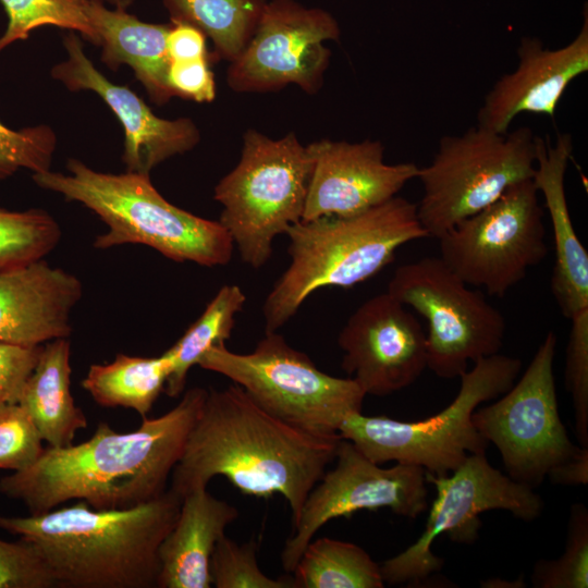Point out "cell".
Wrapping results in <instances>:
<instances>
[{
	"mask_svg": "<svg viewBox=\"0 0 588 588\" xmlns=\"http://www.w3.org/2000/svg\"><path fill=\"white\" fill-rule=\"evenodd\" d=\"M197 365L229 378L272 416L322 436L339 434L345 418L362 412L366 396L356 380L321 371L277 331L266 332L247 354L215 345Z\"/></svg>",
	"mask_w": 588,
	"mask_h": 588,
	"instance_id": "obj_8",
	"label": "cell"
},
{
	"mask_svg": "<svg viewBox=\"0 0 588 588\" xmlns=\"http://www.w3.org/2000/svg\"><path fill=\"white\" fill-rule=\"evenodd\" d=\"M546 233L539 193L528 179L442 234L440 258L468 285L503 297L546 258Z\"/></svg>",
	"mask_w": 588,
	"mask_h": 588,
	"instance_id": "obj_13",
	"label": "cell"
},
{
	"mask_svg": "<svg viewBox=\"0 0 588 588\" xmlns=\"http://www.w3.org/2000/svg\"><path fill=\"white\" fill-rule=\"evenodd\" d=\"M168 84L174 95L198 102H209L216 97V84L207 58L171 61Z\"/></svg>",
	"mask_w": 588,
	"mask_h": 588,
	"instance_id": "obj_38",
	"label": "cell"
},
{
	"mask_svg": "<svg viewBox=\"0 0 588 588\" xmlns=\"http://www.w3.org/2000/svg\"><path fill=\"white\" fill-rule=\"evenodd\" d=\"M86 0H0L8 16L5 32L0 36V52L9 45L28 38L38 27L52 25L98 45L96 33L85 11Z\"/></svg>",
	"mask_w": 588,
	"mask_h": 588,
	"instance_id": "obj_30",
	"label": "cell"
},
{
	"mask_svg": "<svg viewBox=\"0 0 588 588\" xmlns=\"http://www.w3.org/2000/svg\"><path fill=\"white\" fill-rule=\"evenodd\" d=\"M336 20L319 8L294 0L266 2L244 50L231 61L229 86L235 91L264 93L289 84L318 90L329 65L327 40H338Z\"/></svg>",
	"mask_w": 588,
	"mask_h": 588,
	"instance_id": "obj_15",
	"label": "cell"
},
{
	"mask_svg": "<svg viewBox=\"0 0 588 588\" xmlns=\"http://www.w3.org/2000/svg\"><path fill=\"white\" fill-rule=\"evenodd\" d=\"M82 295L77 277L45 260L1 271L0 343L37 346L69 338Z\"/></svg>",
	"mask_w": 588,
	"mask_h": 588,
	"instance_id": "obj_20",
	"label": "cell"
},
{
	"mask_svg": "<svg viewBox=\"0 0 588 588\" xmlns=\"http://www.w3.org/2000/svg\"><path fill=\"white\" fill-rule=\"evenodd\" d=\"M518 63L502 75L485 96L477 124L506 133L520 113L553 118L568 85L588 70V17L567 45L546 48L535 37H524L517 47Z\"/></svg>",
	"mask_w": 588,
	"mask_h": 588,
	"instance_id": "obj_19",
	"label": "cell"
},
{
	"mask_svg": "<svg viewBox=\"0 0 588 588\" xmlns=\"http://www.w3.org/2000/svg\"><path fill=\"white\" fill-rule=\"evenodd\" d=\"M313 160L294 133L279 139L248 130L241 158L216 185L219 222L229 232L243 262L259 269L272 243L303 218Z\"/></svg>",
	"mask_w": 588,
	"mask_h": 588,
	"instance_id": "obj_7",
	"label": "cell"
},
{
	"mask_svg": "<svg viewBox=\"0 0 588 588\" xmlns=\"http://www.w3.org/2000/svg\"><path fill=\"white\" fill-rule=\"evenodd\" d=\"M265 0H163L171 21L185 22L208 36L218 52L234 60L252 38Z\"/></svg>",
	"mask_w": 588,
	"mask_h": 588,
	"instance_id": "obj_28",
	"label": "cell"
},
{
	"mask_svg": "<svg viewBox=\"0 0 588 588\" xmlns=\"http://www.w3.org/2000/svg\"><path fill=\"white\" fill-rule=\"evenodd\" d=\"M340 440V434H317L272 416L235 383L211 389L172 470L170 489L182 499L223 476L245 495L280 494L295 525Z\"/></svg>",
	"mask_w": 588,
	"mask_h": 588,
	"instance_id": "obj_2",
	"label": "cell"
},
{
	"mask_svg": "<svg viewBox=\"0 0 588 588\" xmlns=\"http://www.w3.org/2000/svg\"><path fill=\"white\" fill-rule=\"evenodd\" d=\"M535 588L588 587V510L576 503L571 507L564 552L559 559L539 560L532 568Z\"/></svg>",
	"mask_w": 588,
	"mask_h": 588,
	"instance_id": "obj_31",
	"label": "cell"
},
{
	"mask_svg": "<svg viewBox=\"0 0 588 588\" xmlns=\"http://www.w3.org/2000/svg\"><path fill=\"white\" fill-rule=\"evenodd\" d=\"M167 51L170 62L207 58L206 35L192 24L171 21Z\"/></svg>",
	"mask_w": 588,
	"mask_h": 588,
	"instance_id": "obj_39",
	"label": "cell"
},
{
	"mask_svg": "<svg viewBox=\"0 0 588 588\" xmlns=\"http://www.w3.org/2000/svg\"><path fill=\"white\" fill-rule=\"evenodd\" d=\"M537 136L528 126L497 133L478 124L441 137L431 162L419 168L416 205L428 237L439 238L497 200L510 186L532 179Z\"/></svg>",
	"mask_w": 588,
	"mask_h": 588,
	"instance_id": "obj_9",
	"label": "cell"
},
{
	"mask_svg": "<svg viewBox=\"0 0 588 588\" xmlns=\"http://www.w3.org/2000/svg\"><path fill=\"white\" fill-rule=\"evenodd\" d=\"M556 344L549 331L523 376L495 402L471 414L477 431L499 450L507 476L532 489L583 450L569 439L559 413Z\"/></svg>",
	"mask_w": 588,
	"mask_h": 588,
	"instance_id": "obj_12",
	"label": "cell"
},
{
	"mask_svg": "<svg viewBox=\"0 0 588 588\" xmlns=\"http://www.w3.org/2000/svg\"><path fill=\"white\" fill-rule=\"evenodd\" d=\"M554 485L578 486L588 482V448L573 458L554 467L547 476Z\"/></svg>",
	"mask_w": 588,
	"mask_h": 588,
	"instance_id": "obj_40",
	"label": "cell"
},
{
	"mask_svg": "<svg viewBox=\"0 0 588 588\" xmlns=\"http://www.w3.org/2000/svg\"><path fill=\"white\" fill-rule=\"evenodd\" d=\"M42 345L0 343V407L17 403L26 380L37 365Z\"/></svg>",
	"mask_w": 588,
	"mask_h": 588,
	"instance_id": "obj_37",
	"label": "cell"
},
{
	"mask_svg": "<svg viewBox=\"0 0 588 588\" xmlns=\"http://www.w3.org/2000/svg\"><path fill=\"white\" fill-rule=\"evenodd\" d=\"M0 588H57L53 575L37 548L20 538H0Z\"/></svg>",
	"mask_w": 588,
	"mask_h": 588,
	"instance_id": "obj_36",
	"label": "cell"
},
{
	"mask_svg": "<svg viewBox=\"0 0 588 588\" xmlns=\"http://www.w3.org/2000/svg\"><path fill=\"white\" fill-rule=\"evenodd\" d=\"M333 462V468L324 471L307 495L285 541L281 561L286 572H293L309 541L334 518L380 509L416 518L428 507L425 469L420 466L395 463L383 468L342 438Z\"/></svg>",
	"mask_w": 588,
	"mask_h": 588,
	"instance_id": "obj_14",
	"label": "cell"
},
{
	"mask_svg": "<svg viewBox=\"0 0 588 588\" xmlns=\"http://www.w3.org/2000/svg\"><path fill=\"white\" fill-rule=\"evenodd\" d=\"M519 585L525 587V583L524 580H522V578H518L515 581H507V580L500 581L499 579L493 578V579L486 580L485 583L481 584L482 587H498V588L500 587L518 588L520 587Z\"/></svg>",
	"mask_w": 588,
	"mask_h": 588,
	"instance_id": "obj_41",
	"label": "cell"
},
{
	"mask_svg": "<svg viewBox=\"0 0 588 588\" xmlns=\"http://www.w3.org/2000/svg\"><path fill=\"white\" fill-rule=\"evenodd\" d=\"M85 11L96 33L97 46L102 48L101 61L108 68L128 65L157 103L174 96L168 84L170 24L146 23L126 10L108 9L98 0H86Z\"/></svg>",
	"mask_w": 588,
	"mask_h": 588,
	"instance_id": "obj_23",
	"label": "cell"
},
{
	"mask_svg": "<svg viewBox=\"0 0 588 588\" xmlns=\"http://www.w3.org/2000/svg\"><path fill=\"white\" fill-rule=\"evenodd\" d=\"M98 1H102V0H98ZM103 2V1H102Z\"/></svg>",
	"mask_w": 588,
	"mask_h": 588,
	"instance_id": "obj_43",
	"label": "cell"
},
{
	"mask_svg": "<svg viewBox=\"0 0 588 588\" xmlns=\"http://www.w3.org/2000/svg\"><path fill=\"white\" fill-rule=\"evenodd\" d=\"M245 303L246 295L238 285L221 286L197 320L164 352L172 363L164 388L169 396L175 397L183 392L188 371L210 347L225 344L231 338L236 315Z\"/></svg>",
	"mask_w": 588,
	"mask_h": 588,
	"instance_id": "obj_27",
	"label": "cell"
},
{
	"mask_svg": "<svg viewBox=\"0 0 588 588\" xmlns=\"http://www.w3.org/2000/svg\"><path fill=\"white\" fill-rule=\"evenodd\" d=\"M66 168L68 173L48 170L32 179L99 217L108 230L95 238V248L142 244L176 262L209 268L230 262L234 243L225 228L169 203L149 174L99 172L77 159Z\"/></svg>",
	"mask_w": 588,
	"mask_h": 588,
	"instance_id": "obj_5",
	"label": "cell"
},
{
	"mask_svg": "<svg viewBox=\"0 0 588 588\" xmlns=\"http://www.w3.org/2000/svg\"><path fill=\"white\" fill-rule=\"evenodd\" d=\"M210 577L217 588H295L293 579H275L260 569L256 540L240 544L225 535L211 554Z\"/></svg>",
	"mask_w": 588,
	"mask_h": 588,
	"instance_id": "obj_32",
	"label": "cell"
},
{
	"mask_svg": "<svg viewBox=\"0 0 588 588\" xmlns=\"http://www.w3.org/2000/svg\"><path fill=\"white\" fill-rule=\"evenodd\" d=\"M425 476L437 491L425 528L416 541L380 564L384 584L414 586L427 580L444 563L432 552L436 539L446 535L453 542H475L481 526L479 515L485 512L503 510L532 522L544 509L532 488L494 468L486 452L469 454L452 475L425 471Z\"/></svg>",
	"mask_w": 588,
	"mask_h": 588,
	"instance_id": "obj_11",
	"label": "cell"
},
{
	"mask_svg": "<svg viewBox=\"0 0 588 588\" xmlns=\"http://www.w3.org/2000/svg\"><path fill=\"white\" fill-rule=\"evenodd\" d=\"M61 229L42 209L13 211L0 207V272L28 266L59 244Z\"/></svg>",
	"mask_w": 588,
	"mask_h": 588,
	"instance_id": "obj_29",
	"label": "cell"
},
{
	"mask_svg": "<svg viewBox=\"0 0 588 588\" xmlns=\"http://www.w3.org/2000/svg\"><path fill=\"white\" fill-rule=\"evenodd\" d=\"M237 509L197 488L182 498L177 518L158 549L159 588H209L210 558Z\"/></svg>",
	"mask_w": 588,
	"mask_h": 588,
	"instance_id": "obj_22",
	"label": "cell"
},
{
	"mask_svg": "<svg viewBox=\"0 0 588 588\" xmlns=\"http://www.w3.org/2000/svg\"><path fill=\"white\" fill-rule=\"evenodd\" d=\"M208 390H187L166 414L144 417L131 432L100 422L87 441L47 446L29 467L0 478V493L21 501L29 514L71 500L95 510L137 506L160 497L180 461Z\"/></svg>",
	"mask_w": 588,
	"mask_h": 588,
	"instance_id": "obj_1",
	"label": "cell"
},
{
	"mask_svg": "<svg viewBox=\"0 0 588 588\" xmlns=\"http://www.w3.org/2000/svg\"><path fill=\"white\" fill-rule=\"evenodd\" d=\"M573 151L572 137L561 134L554 144L537 136L532 176L549 211L554 244L551 291L562 315L571 320L588 309V253L568 209L565 174Z\"/></svg>",
	"mask_w": 588,
	"mask_h": 588,
	"instance_id": "obj_21",
	"label": "cell"
},
{
	"mask_svg": "<svg viewBox=\"0 0 588 588\" xmlns=\"http://www.w3.org/2000/svg\"><path fill=\"white\" fill-rule=\"evenodd\" d=\"M440 257H424L395 269L387 292L428 323L427 368L443 379L499 353L506 321L481 291L471 289Z\"/></svg>",
	"mask_w": 588,
	"mask_h": 588,
	"instance_id": "obj_10",
	"label": "cell"
},
{
	"mask_svg": "<svg viewBox=\"0 0 588 588\" xmlns=\"http://www.w3.org/2000/svg\"><path fill=\"white\" fill-rule=\"evenodd\" d=\"M109 2L114 9L126 10L135 0H102Z\"/></svg>",
	"mask_w": 588,
	"mask_h": 588,
	"instance_id": "obj_42",
	"label": "cell"
},
{
	"mask_svg": "<svg viewBox=\"0 0 588 588\" xmlns=\"http://www.w3.org/2000/svg\"><path fill=\"white\" fill-rule=\"evenodd\" d=\"M172 370L170 357L117 354L108 364L89 366L82 387L103 407H124L147 417L159 395L164 392Z\"/></svg>",
	"mask_w": 588,
	"mask_h": 588,
	"instance_id": "obj_25",
	"label": "cell"
},
{
	"mask_svg": "<svg viewBox=\"0 0 588 588\" xmlns=\"http://www.w3.org/2000/svg\"><path fill=\"white\" fill-rule=\"evenodd\" d=\"M181 502L171 489L128 509L95 510L78 500L25 517L0 515V529L37 548L57 588H154L158 549Z\"/></svg>",
	"mask_w": 588,
	"mask_h": 588,
	"instance_id": "obj_3",
	"label": "cell"
},
{
	"mask_svg": "<svg viewBox=\"0 0 588 588\" xmlns=\"http://www.w3.org/2000/svg\"><path fill=\"white\" fill-rule=\"evenodd\" d=\"M341 368L364 392L384 396L414 383L427 368L426 332L388 292L359 305L338 336Z\"/></svg>",
	"mask_w": 588,
	"mask_h": 588,
	"instance_id": "obj_16",
	"label": "cell"
},
{
	"mask_svg": "<svg viewBox=\"0 0 588 588\" xmlns=\"http://www.w3.org/2000/svg\"><path fill=\"white\" fill-rule=\"evenodd\" d=\"M285 234L291 261L265 299L266 332L284 326L315 291L356 286L389 266L401 246L428 237L416 204L400 196L352 216L302 220Z\"/></svg>",
	"mask_w": 588,
	"mask_h": 588,
	"instance_id": "obj_4",
	"label": "cell"
},
{
	"mask_svg": "<svg viewBox=\"0 0 588 588\" xmlns=\"http://www.w3.org/2000/svg\"><path fill=\"white\" fill-rule=\"evenodd\" d=\"M295 588H383L380 564L359 546L313 539L293 569Z\"/></svg>",
	"mask_w": 588,
	"mask_h": 588,
	"instance_id": "obj_26",
	"label": "cell"
},
{
	"mask_svg": "<svg viewBox=\"0 0 588 588\" xmlns=\"http://www.w3.org/2000/svg\"><path fill=\"white\" fill-rule=\"evenodd\" d=\"M569 321L565 387L572 396L577 440L580 446L588 448V309Z\"/></svg>",
	"mask_w": 588,
	"mask_h": 588,
	"instance_id": "obj_34",
	"label": "cell"
},
{
	"mask_svg": "<svg viewBox=\"0 0 588 588\" xmlns=\"http://www.w3.org/2000/svg\"><path fill=\"white\" fill-rule=\"evenodd\" d=\"M307 148L313 169L303 221L368 210L397 196L419 171L413 162L387 163L379 140L322 139Z\"/></svg>",
	"mask_w": 588,
	"mask_h": 588,
	"instance_id": "obj_17",
	"label": "cell"
},
{
	"mask_svg": "<svg viewBox=\"0 0 588 588\" xmlns=\"http://www.w3.org/2000/svg\"><path fill=\"white\" fill-rule=\"evenodd\" d=\"M63 45L68 59L56 64L51 75L72 91L96 93L114 112L124 130L126 171L149 174L168 158L197 145L199 132L191 119L159 118L130 88L110 82L85 54L77 34L70 32Z\"/></svg>",
	"mask_w": 588,
	"mask_h": 588,
	"instance_id": "obj_18",
	"label": "cell"
},
{
	"mask_svg": "<svg viewBox=\"0 0 588 588\" xmlns=\"http://www.w3.org/2000/svg\"><path fill=\"white\" fill-rule=\"evenodd\" d=\"M71 345L68 338L42 345L36 367L26 380L17 403L30 415L48 446L71 445L87 418L71 394Z\"/></svg>",
	"mask_w": 588,
	"mask_h": 588,
	"instance_id": "obj_24",
	"label": "cell"
},
{
	"mask_svg": "<svg viewBox=\"0 0 588 588\" xmlns=\"http://www.w3.org/2000/svg\"><path fill=\"white\" fill-rule=\"evenodd\" d=\"M30 415L19 403L0 407V469L15 471L32 466L44 451Z\"/></svg>",
	"mask_w": 588,
	"mask_h": 588,
	"instance_id": "obj_35",
	"label": "cell"
},
{
	"mask_svg": "<svg viewBox=\"0 0 588 588\" xmlns=\"http://www.w3.org/2000/svg\"><path fill=\"white\" fill-rule=\"evenodd\" d=\"M57 136L47 125L12 130L0 122V181L19 170L34 173L50 170Z\"/></svg>",
	"mask_w": 588,
	"mask_h": 588,
	"instance_id": "obj_33",
	"label": "cell"
},
{
	"mask_svg": "<svg viewBox=\"0 0 588 588\" xmlns=\"http://www.w3.org/2000/svg\"><path fill=\"white\" fill-rule=\"evenodd\" d=\"M522 362L494 354L476 360L458 378L454 400L438 414L417 421L387 416L350 414L339 434L376 464L395 462L420 466L436 476L455 470L469 454L486 452L489 443L471 421L483 402L504 394L516 381Z\"/></svg>",
	"mask_w": 588,
	"mask_h": 588,
	"instance_id": "obj_6",
	"label": "cell"
}]
</instances>
